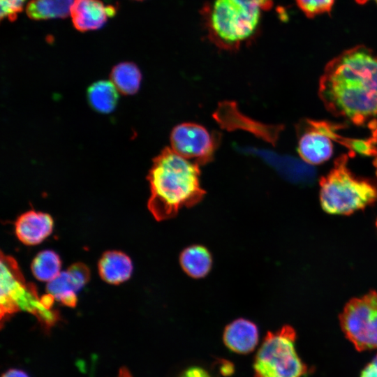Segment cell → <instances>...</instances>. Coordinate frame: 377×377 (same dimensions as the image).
Segmentation results:
<instances>
[{
    "label": "cell",
    "instance_id": "cell-1",
    "mask_svg": "<svg viewBox=\"0 0 377 377\" xmlns=\"http://www.w3.org/2000/svg\"><path fill=\"white\" fill-rule=\"evenodd\" d=\"M318 94L333 115L362 125L377 117V53L363 45L345 50L325 66Z\"/></svg>",
    "mask_w": 377,
    "mask_h": 377
},
{
    "label": "cell",
    "instance_id": "cell-2",
    "mask_svg": "<svg viewBox=\"0 0 377 377\" xmlns=\"http://www.w3.org/2000/svg\"><path fill=\"white\" fill-rule=\"evenodd\" d=\"M200 165L170 147L154 158L147 175L150 197L147 207L156 221L173 218L184 207L200 202L206 191L200 182Z\"/></svg>",
    "mask_w": 377,
    "mask_h": 377
},
{
    "label": "cell",
    "instance_id": "cell-3",
    "mask_svg": "<svg viewBox=\"0 0 377 377\" xmlns=\"http://www.w3.org/2000/svg\"><path fill=\"white\" fill-rule=\"evenodd\" d=\"M272 0H207L200 10L208 40L220 50L236 52L260 33Z\"/></svg>",
    "mask_w": 377,
    "mask_h": 377
},
{
    "label": "cell",
    "instance_id": "cell-4",
    "mask_svg": "<svg viewBox=\"0 0 377 377\" xmlns=\"http://www.w3.org/2000/svg\"><path fill=\"white\" fill-rule=\"evenodd\" d=\"M348 155L336 158L334 166L320 180V201L331 214L348 215L377 201V184L353 173L348 166Z\"/></svg>",
    "mask_w": 377,
    "mask_h": 377
},
{
    "label": "cell",
    "instance_id": "cell-5",
    "mask_svg": "<svg viewBox=\"0 0 377 377\" xmlns=\"http://www.w3.org/2000/svg\"><path fill=\"white\" fill-rule=\"evenodd\" d=\"M296 332L284 325L268 332L253 362L256 377H303L307 367L295 349Z\"/></svg>",
    "mask_w": 377,
    "mask_h": 377
},
{
    "label": "cell",
    "instance_id": "cell-6",
    "mask_svg": "<svg viewBox=\"0 0 377 377\" xmlns=\"http://www.w3.org/2000/svg\"><path fill=\"white\" fill-rule=\"evenodd\" d=\"M346 338L357 350L377 348V292L350 300L339 316Z\"/></svg>",
    "mask_w": 377,
    "mask_h": 377
},
{
    "label": "cell",
    "instance_id": "cell-7",
    "mask_svg": "<svg viewBox=\"0 0 377 377\" xmlns=\"http://www.w3.org/2000/svg\"><path fill=\"white\" fill-rule=\"evenodd\" d=\"M170 139V148L174 151L199 165L212 161L220 140L218 134H213L203 126L192 122L175 126Z\"/></svg>",
    "mask_w": 377,
    "mask_h": 377
},
{
    "label": "cell",
    "instance_id": "cell-8",
    "mask_svg": "<svg viewBox=\"0 0 377 377\" xmlns=\"http://www.w3.org/2000/svg\"><path fill=\"white\" fill-rule=\"evenodd\" d=\"M1 325L10 316L19 311L17 302L27 289L25 281L17 261L11 256L1 253Z\"/></svg>",
    "mask_w": 377,
    "mask_h": 377
},
{
    "label": "cell",
    "instance_id": "cell-9",
    "mask_svg": "<svg viewBox=\"0 0 377 377\" xmlns=\"http://www.w3.org/2000/svg\"><path fill=\"white\" fill-rule=\"evenodd\" d=\"M300 134L297 150L303 161L311 165L322 163L332 155L333 145L325 121L306 120Z\"/></svg>",
    "mask_w": 377,
    "mask_h": 377
},
{
    "label": "cell",
    "instance_id": "cell-10",
    "mask_svg": "<svg viewBox=\"0 0 377 377\" xmlns=\"http://www.w3.org/2000/svg\"><path fill=\"white\" fill-rule=\"evenodd\" d=\"M115 13L113 6H105L100 0H75L70 15L73 27L84 32L101 28Z\"/></svg>",
    "mask_w": 377,
    "mask_h": 377
},
{
    "label": "cell",
    "instance_id": "cell-11",
    "mask_svg": "<svg viewBox=\"0 0 377 377\" xmlns=\"http://www.w3.org/2000/svg\"><path fill=\"white\" fill-rule=\"evenodd\" d=\"M53 220L46 213L28 211L21 214L15 224V234L26 245H36L42 242L52 232Z\"/></svg>",
    "mask_w": 377,
    "mask_h": 377
},
{
    "label": "cell",
    "instance_id": "cell-12",
    "mask_svg": "<svg viewBox=\"0 0 377 377\" xmlns=\"http://www.w3.org/2000/svg\"><path fill=\"white\" fill-rule=\"evenodd\" d=\"M224 344L231 351L248 354L254 350L259 340L256 325L244 318H238L229 323L223 335Z\"/></svg>",
    "mask_w": 377,
    "mask_h": 377
},
{
    "label": "cell",
    "instance_id": "cell-13",
    "mask_svg": "<svg viewBox=\"0 0 377 377\" xmlns=\"http://www.w3.org/2000/svg\"><path fill=\"white\" fill-rule=\"evenodd\" d=\"M132 271L130 258L121 251H107L98 262V272L101 279L110 284H119L128 280Z\"/></svg>",
    "mask_w": 377,
    "mask_h": 377
},
{
    "label": "cell",
    "instance_id": "cell-14",
    "mask_svg": "<svg viewBox=\"0 0 377 377\" xmlns=\"http://www.w3.org/2000/svg\"><path fill=\"white\" fill-rule=\"evenodd\" d=\"M179 263L187 275L193 279H200L209 272L212 258L206 247L202 245H191L182 251Z\"/></svg>",
    "mask_w": 377,
    "mask_h": 377
},
{
    "label": "cell",
    "instance_id": "cell-15",
    "mask_svg": "<svg viewBox=\"0 0 377 377\" xmlns=\"http://www.w3.org/2000/svg\"><path fill=\"white\" fill-rule=\"evenodd\" d=\"M75 0H31L25 11L34 20L66 18L70 15Z\"/></svg>",
    "mask_w": 377,
    "mask_h": 377
},
{
    "label": "cell",
    "instance_id": "cell-16",
    "mask_svg": "<svg viewBox=\"0 0 377 377\" xmlns=\"http://www.w3.org/2000/svg\"><path fill=\"white\" fill-rule=\"evenodd\" d=\"M87 98L91 107L101 113L114 110L118 100L117 89L112 81L99 80L87 89Z\"/></svg>",
    "mask_w": 377,
    "mask_h": 377
},
{
    "label": "cell",
    "instance_id": "cell-17",
    "mask_svg": "<svg viewBox=\"0 0 377 377\" xmlns=\"http://www.w3.org/2000/svg\"><path fill=\"white\" fill-rule=\"evenodd\" d=\"M110 79L119 92L131 95L139 89L142 75L134 63L121 62L112 68Z\"/></svg>",
    "mask_w": 377,
    "mask_h": 377
},
{
    "label": "cell",
    "instance_id": "cell-18",
    "mask_svg": "<svg viewBox=\"0 0 377 377\" xmlns=\"http://www.w3.org/2000/svg\"><path fill=\"white\" fill-rule=\"evenodd\" d=\"M80 288L71 275L66 270L60 272L47 285V292L54 296L55 300L63 304L74 307L77 303L76 292Z\"/></svg>",
    "mask_w": 377,
    "mask_h": 377
},
{
    "label": "cell",
    "instance_id": "cell-19",
    "mask_svg": "<svg viewBox=\"0 0 377 377\" xmlns=\"http://www.w3.org/2000/svg\"><path fill=\"white\" fill-rule=\"evenodd\" d=\"M61 265L59 256L53 251L45 250L36 256L31 271L37 279L49 282L60 273Z\"/></svg>",
    "mask_w": 377,
    "mask_h": 377
},
{
    "label": "cell",
    "instance_id": "cell-20",
    "mask_svg": "<svg viewBox=\"0 0 377 377\" xmlns=\"http://www.w3.org/2000/svg\"><path fill=\"white\" fill-rule=\"evenodd\" d=\"M334 2V0H296L298 7L308 17L329 13Z\"/></svg>",
    "mask_w": 377,
    "mask_h": 377
},
{
    "label": "cell",
    "instance_id": "cell-21",
    "mask_svg": "<svg viewBox=\"0 0 377 377\" xmlns=\"http://www.w3.org/2000/svg\"><path fill=\"white\" fill-rule=\"evenodd\" d=\"M26 0H1V19L7 18L13 22L22 12Z\"/></svg>",
    "mask_w": 377,
    "mask_h": 377
},
{
    "label": "cell",
    "instance_id": "cell-22",
    "mask_svg": "<svg viewBox=\"0 0 377 377\" xmlns=\"http://www.w3.org/2000/svg\"><path fill=\"white\" fill-rule=\"evenodd\" d=\"M67 271L71 275L80 290L87 283L89 279V270L88 267L83 263H75L69 267Z\"/></svg>",
    "mask_w": 377,
    "mask_h": 377
},
{
    "label": "cell",
    "instance_id": "cell-23",
    "mask_svg": "<svg viewBox=\"0 0 377 377\" xmlns=\"http://www.w3.org/2000/svg\"><path fill=\"white\" fill-rule=\"evenodd\" d=\"M179 377H211V376L205 369L195 366L186 369Z\"/></svg>",
    "mask_w": 377,
    "mask_h": 377
},
{
    "label": "cell",
    "instance_id": "cell-24",
    "mask_svg": "<svg viewBox=\"0 0 377 377\" xmlns=\"http://www.w3.org/2000/svg\"><path fill=\"white\" fill-rule=\"evenodd\" d=\"M360 377H377V355L363 369Z\"/></svg>",
    "mask_w": 377,
    "mask_h": 377
},
{
    "label": "cell",
    "instance_id": "cell-25",
    "mask_svg": "<svg viewBox=\"0 0 377 377\" xmlns=\"http://www.w3.org/2000/svg\"><path fill=\"white\" fill-rule=\"evenodd\" d=\"M1 377H29L23 370L19 369H10L4 372Z\"/></svg>",
    "mask_w": 377,
    "mask_h": 377
},
{
    "label": "cell",
    "instance_id": "cell-26",
    "mask_svg": "<svg viewBox=\"0 0 377 377\" xmlns=\"http://www.w3.org/2000/svg\"><path fill=\"white\" fill-rule=\"evenodd\" d=\"M369 126L372 131V136L371 138L377 147V120H373L371 121Z\"/></svg>",
    "mask_w": 377,
    "mask_h": 377
},
{
    "label": "cell",
    "instance_id": "cell-27",
    "mask_svg": "<svg viewBox=\"0 0 377 377\" xmlns=\"http://www.w3.org/2000/svg\"><path fill=\"white\" fill-rule=\"evenodd\" d=\"M118 377H133L130 371L126 368L122 367L119 369Z\"/></svg>",
    "mask_w": 377,
    "mask_h": 377
},
{
    "label": "cell",
    "instance_id": "cell-28",
    "mask_svg": "<svg viewBox=\"0 0 377 377\" xmlns=\"http://www.w3.org/2000/svg\"><path fill=\"white\" fill-rule=\"evenodd\" d=\"M369 1L370 0H355V1L360 5L365 4ZM374 1H375L377 3V0H374Z\"/></svg>",
    "mask_w": 377,
    "mask_h": 377
},
{
    "label": "cell",
    "instance_id": "cell-29",
    "mask_svg": "<svg viewBox=\"0 0 377 377\" xmlns=\"http://www.w3.org/2000/svg\"><path fill=\"white\" fill-rule=\"evenodd\" d=\"M135 1H143V0H135Z\"/></svg>",
    "mask_w": 377,
    "mask_h": 377
}]
</instances>
